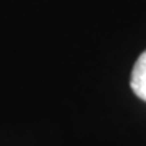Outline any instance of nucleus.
I'll list each match as a JSON object with an SVG mask.
<instances>
[{
  "label": "nucleus",
  "instance_id": "nucleus-1",
  "mask_svg": "<svg viewBox=\"0 0 146 146\" xmlns=\"http://www.w3.org/2000/svg\"><path fill=\"white\" fill-rule=\"evenodd\" d=\"M130 86L141 101H146V50L138 57L133 65Z\"/></svg>",
  "mask_w": 146,
  "mask_h": 146
}]
</instances>
